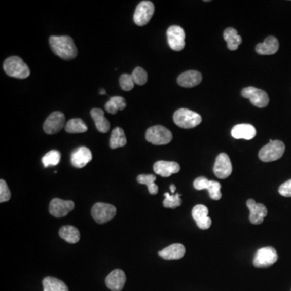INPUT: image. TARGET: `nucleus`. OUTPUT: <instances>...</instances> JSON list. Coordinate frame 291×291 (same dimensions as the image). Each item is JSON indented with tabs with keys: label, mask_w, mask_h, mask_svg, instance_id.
<instances>
[{
	"label": "nucleus",
	"mask_w": 291,
	"mask_h": 291,
	"mask_svg": "<svg viewBox=\"0 0 291 291\" xmlns=\"http://www.w3.org/2000/svg\"><path fill=\"white\" fill-rule=\"evenodd\" d=\"M50 45L54 54L62 59H74L78 54L77 47L70 37H50Z\"/></svg>",
	"instance_id": "f257e3e1"
},
{
	"label": "nucleus",
	"mask_w": 291,
	"mask_h": 291,
	"mask_svg": "<svg viewBox=\"0 0 291 291\" xmlns=\"http://www.w3.org/2000/svg\"><path fill=\"white\" fill-rule=\"evenodd\" d=\"M4 70L8 76L20 80L28 78L30 76L28 65L18 56L7 58L4 63Z\"/></svg>",
	"instance_id": "f03ea898"
},
{
	"label": "nucleus",
	"mask_w": 291,
	"mask_h": 291,
	"mask_svg": "<svg viewBox=\"0 0 291 291\" xmlns=\"http://www.w3.org/2000/svg\"><path fill=\"white\" fill-rule=\"evenodd\" d=\"M173 121L175 125L183 129H192L200 125L202 118L201 115L192 110L179 108L174 114Z\"/></svg>",
	"instance_id": "7ed1b4c3"
},
{
	"label": "nucleus",
	"mask_w": 291,
	"mask_h": 291,
	"mask_svg": "<svg viewBox=\"0 0 291 291\" xmlns=\"http://www.w3.org/2000/svg\"><path fill=\"white\" fill-rule=\"evenodd\" d=\"M285 144L279 140H270L269 143L260 150V160L263 162H273L279 160L285 152Z\"/></svg>",
	"instance_id": "20e7f679"
},
{
	"label": "nucleus",
	"mask_w": 291,
	"mask_h": 291,
	"mask_svg": "<svg viewBox=\"0 0 291 291\" xmlns=\"http://www.w3.org/2000/svg\"><path fill=\"white\" fill-rule=\"evenodd\" d=\"M146 139L153 145H166L172 141V134L164 126H152L146 132Z\"/></svg>",
	"instance_id": "39448f33"
},
{
	"label": "nucleus",
	"mask_w": 291,
	"mask_h": 291,
	"mask_svg": "<svg viewBox=\"0 0 291 291\" xmlns=\"http://www.w3.org/2000/svg\"><path fill=\"white\" fill-rule=\"evenodd\" d=\"M116 213V207L111 204L98 202L92 208V217L99 224H104L113 220Z\"/></svg>",
	"instance_id": "423d86ee"
},
{
	"label": "nucleus",
	"mask_w": 291,
	"mask_h": 291,
	"mask_svg": "<svg viewBox=\"0 0 291 291\" xmlns=\"http://www.w3.org/2000/svg\"><path fill=\"white\" fill-rule=\"evenodd\" d=\"M278 259L277 251L272 247H262L256 253L253 265L257 268H267L277 262Z\"/></svg>",
	"instance_id": "0eeeda50"
},
{
	"label": "nucleus",
	"mask_w": 291,
	"mask_h": 291,
	"mask_svg": "<svg viewBox=\"0 0 291 291\" xmlns=\"http://www.w3.org/2000/svg\"><path fill=\"white\" fill-rule=\"evenodd\" d=\"M155 12V6L151 1H142L138 4L134 12V20L138 26H144L152 20Z\"/></svg>",
	"instance_id": "6e6552de"
},
{
	"label": "nucleus",
	"mask_w": 291,
	"mask_h": 291,
	"mask_svg": "<svg viewBox=\"0 0 291 291\" xmlns=\"http://www.w3.org/2000/svg\"><path fill=\"white\" fill-rule=\"evenodd\" d=\"M243 97L249 99L251 104L258 108H265L269 104V97L267 92L254 87H247L242 90Z\"/></svg>",
	"instance_id": "1a4fd4ad"
},
{
	"label": "nucleus",
	"mask_w": 291,
	"mask_h": 291,
	"mask_svg": "<svg viewBox=\"0 0 291 291\" xmlns=\"http://www.w3.org/2000/svg\"><path fill=\"white\" fill-rule=\"evenodd\" d=\"M194 187L197 190H206L209 192V197L213 200L221 199V184L220 182L209 180L207 178L200 176L194 182Z\"/></svg>",
	"instance_id": "9d476101"
},
{
	"label": "nucleus",
	"mask_w": 291,
	"mask_h": 291,
	"mask_svg": "<svg viewBox=\"0 0 291 291\" xmlns=\"http://www.w3.org/2000/svg\"><path fill=\"white\" fill-rule=\"evenodd\" d=\"M168 45L172 50L180 51L186 46V32L181 27L172 25L167 31Z\"/></svg>",
	"instance_id": "9b49d317"
},
{
	"label": "nucleus",
	"mask_w": 291,
	"mask_h": 291,
	"mask_svg": "<svg viewBox=\"0 0 291 291\" xmlns=\"http://www.w3.org/2000/svg\"><path fill=\"white\" fill-rule=\"evenodd\" d=\"M66 118L62 112L52 113L45 122L43 129L47 134H55L65 127Z\"/></svg>",
	"instance_id": "f8f14e48"
},
{
	"label": "nucleus",
	"mask_w": 291,
	"mask_h": 291,
	"mask_svg": "<svg viewBox=\"0 0 291 291\" xmlns=\"http://www.w3.org/2000/svg\"><path fill=\"white\" fill-rule=\"evenodd\" d=\"M214 175L220 179H227L232 172V164L229 156L226 153H221L217 156L213 166Z\"/></svg>",
	"instance_id": "ddd939ff"
},
{
	"label": "nucleus",
	"mask_w": 291,
	"mask_h": 291,
	"mask_svg": "<svg viewBox=\"0 0 291 291\" xmlns=\"http://www.w3.org/2000/svg\"><path fill=\"white\" fill-rule=\"evenodd\" d=\"M75 208V203L72 201H65L60 198H54L50 202V213L55 217H62L67 215Z\"/></svg>",
	"instance_id": "4468645a"
},
{
	"label": "nucleus",
	"mask_w": 291,
	"mask_h": 291,
	"mask_svg": "<svg viewBox=\"0 0 291 291\" xmlns=\"http://www.w3.org/2000/svg\"><path fill=\"white\" fill-rule=\"evenodd\" d=\"M247 206L249 209V220L254 225H259L264 222L268 213L267 208L262 203H257L253 199L247 200Z\"/></svg>",
	"instance_id": "2eb2a0df"
},
{
	"label": "nucleus",
	"mask_w": 291,
	"mask_h": 291,
	"mask_svg": "<svg viewBox=\"0 0 291 291\" xmlns=\"http://www.w3.org/2000/svg\"><path fill=\"white\" fill-rule=\"evenodd\" d=\"M209 209L204 205H197L192 210V216L195 220L198 228L202 230L209 229L212 224V220L208 216Z\"/></svg>",
	"instance_id": "dca6fc26"
},
{
	"label": "nucleus",
	"mask_w": 291,
	"mask_h": 291,
	"mask_svg": "<svg viewBox=\"0 0 291 291\" xmlns=\"http://www.w3.org/2000/svg\"><path fill=\"white\" fill-rule=\"evenodd\" d=\"M126 281V273L122 269H114L106 277L105 284L110 290L122 291Z\"/></svg>",
	"instance_id": "f3484780"
},
{
	"label": "nucleus",
	"mask_w": 291,
	"mask_h": 291,
	"mask_svg": "<svg viewBox=\"0 0 291 291\" xmlns=\"http://www.w3.org/2000/svg\"><path fill=\"white\" fill-rule=\"evenodd\" d=\"M92 159V152L86 147H80L73 152L70 158L72 165L75 168H84Z\"/></svg>",
	"instance_id": "a211bd4d"
},
{
	"label": "nucleus",
	"mask_w": 291,
	"mask_h": 291,
	"mask_svg": "<svg viewBox=\"0 0 291 291\" xmlns=\"http://www.w3.org/2000/svg\"><path fill=\"white\" fill-rule=\"evenodd\" d=\"M153 168L157 175H161L162 177H169L172 174L179 172L180 166L176 162L160 160L154 164Z\"/></svg>",
	"instance_id": "6ab92c4d"
},
{
	"label": "nucleus",
	"mask_w": 291,
	"mask_h": 291,
	"mask_svg": "<svg viewBox=\"0 0 291 291\" xmlns=\"http://www.w3.org/2000/svg\"><path fill=\"white\" fill-rule=\"evenodd\" d=\"M202 80V76L199 71L197 70H188L179 75L177 78V83L179 86L183 88H194L201 84Z\"/></svg>",
	"instance_id": "aec40b11"
},
{
	"label": "nucleus",
	"mask_w": 291,
	"mask_h": 291,
	"mask_svg": "<svg viewBox=\"0 0 291 291\" xmlns=\"http://www.w3.org/2000/svg\"><path fill=\"white\" fill-rule=\"evenodd\" d=\"M256 134L255 127L250 124H239L232 130V136L235 139L251 140L255 138Z\"/></svg>",
	"instance_id": "412c9836"
},
{
	"label": "nucleus",
	"mask_w": 291,
	"mask_h": 291,
	"mask_svg": "<svg viewBox=\"0 0 291 291\" xmlns=\"http://www.w3.org/2000/svg\"><path fill=\"white\" fill-rule=\"evenodd\" d=\"M279 49V42L275 37L269 36L265 42L256 46V51L261 55H272L276 54Z\"/></svg>",
	"instance_id": "4be33fe9"
},
{
	"label": "nucleus",
	"mask_w": 291,
	"mask_h": 291,
	"mask_svg": "<svg viewBox=\"0 0 291 291\" xmlns=\"http://www.w3.org/2000/svg\"><path fill=\"white\" fill-rule=\"evenodd\" d=\"M186 254V247L181 243H174L159 251V256L165 260L181 259Z\"/></svg>",
	"instance_id": "5701e85b"
},
{
	"label": "nucleus",
	"mask_w": 291,
	"mask_h": 291,
	"mask_svg": "<svg viewBox=\"0 0 291 291\" xmlns=\"http://www.w3.org/2000/svg\"><path fill=\"white\" fill-rule=\"evenodd\" d=\"M91 116L94 120L98 131L105 134L110 130V124L108 119L104 117V113L100 108H92L91 110Z\"/></svg>",
	"instance_id": "b1692460"
},
{
	"label": "nucleus",
	"mask_w": 291,
	"mask_h": 291,
	"mask_svg": "<svg viewBox=\"0 0 291 291\" xmlns=\"http://www.w3.org/2000/svg\"><path fill=\"white\" fill-rule=\"evenodd\" d=\"M60 237L69 243H76L80 241V233L73 226H64L59 230Z\"/></svg>",
	"instance_id": "393cba45"
},
{
	"label": "nucleus",
	"mask_w": 291,
	"mask_h": 291,
	"mask_svg": "<svg viewBox=\"0 0 291 291\" xmlns=\"http://www.w3.org/2000/svg\"><path fill=\"white\" fill-rule=\"evenodd\" d=\"M224 38L228 43L230 50H236L242 43L241 37L238 35L237 31L233 28H228L224 31Z\"/></svg>",
	"instance_id": "a878e982"
},
{
	"label": "nucleus",
	"mask_w": 291,
	"mask_h": 291,
	"mask_svg": "<svg viewBox=\"0 0 291 291\" xmlns=\"http://www.w3.org/2000/svg\"><path fill=\"white\" fill-rule=\"evenodd\" d=\"M42 284L44 291H69L65 282L55 277H45L42 281Z\"/></svg>",
	"instance_id": "bb28decb"
},
{
	"label": "nucleus",
	"mask_w": 291,
	"mask_h": 291,
	"mask_svg": "<svg viewBox=\"0 0 291 291\" xmlns=\"http://www.w3.org/2000/svg\"><path fill=\"white\" fill-rule=\"evenodd\" d=\"M127 143L126 135L122 128L117 127L113 130L112 134L110 137V146L112 149L122 148Z\"/></svg>",
	"instance_id": "cd10ccee"
},
{
	"label": "nucleus",
	"mask_w": 291,
	"mask_h": 291,
	"mask_svg": "<svg viewBox=\"0 0 291 291\" xmlns=\"http://www.w3.org/2000/svg\"><path fill=\"white\" fill-rule=\"evenodd\" d=\"M65 130L69 134H80L88 131V126L80 118H73L68 121Z\"/></svg>",
	"instance_id": "c85d7f7f"
},
{
	"label": "nucleus",
	"mask_w": 291,
	"mask_h": 291,
	"mask_svg": "<svg viewBox=\"0 0 291 291\" xmlns=\"http://www.w3.org/2000/svg\"><path fill=\"white\" fill-rule=\"evenodd\" d=\"M126 107V100L122 96L111 97L105 104V110L111 114H116L118 111L123 110Z\"/></svg>",
	"instance_id": "c756f323"
},
{
	"label": "nucleus",
	"mask_w": 291,
	"mask_h": 291,
	"mask_svg": "<svg viewBox=\"0 0 291 291\" xmlns=\"http://www.w3.org/2000/svg\"><path fill=\"white\" fill-rule=\"evenodd\" d=\"M156 177L154 175H140L137 178L138 183L148 186L150 194L155 195L157 194L159 187L155 184Z\"/></svg>",
	"instance_id": "7c9ffc66"
},
{
	"label": "nucleus",
	"mask_w": 291,
	"mask_h": 291,
	"mask_svg": "<svg viewBox=\"0 0 291 291\" xmlns=\"http://www.w3.org/2000/svg\"><path fill=\"white\" fill-rule=\"evenodd\" d=\"M61 160V154L58 151H50L48 153H46L42 158V164L45 168H48L50 166H56L59 164Z\"/></svg>",
	"instance_id": "2f4dec72"
},
{
	"label": "nucleus",
	"mask_w": 291,
	"mask_h": 291,
	"mask_svg": "<svg viewBox=\"0 0 291 291\" xmlns=\"http://www.w3.org/2000/svg\"><path fill=\"white\" fill-rule=\"evenodd\" d=\"M165 196V199H164V206L165 208H172V209H175V208L179 207L181 205V199H180V197H181V194H175L174 195H170L168 193H166L164 194Z\"/></svg>",
	"instance_id": "473e14b6"
},
{
	"label": "nucleus",
	"mask_w": 291,
	"mask_h": 291,
	"mask_svg": "<svg viewBox=\"0 0 291 291\" xmlns=\"http://www.w3.org/2000/svg\"><path fill=\"white\" fill-rule=\"evenodd\" d=\"M132 78L134 80V84L138 85H144L148 82V73L142 67H136L132 73Z\"/></svg>",
	"instance_id": "72a5a7b5"
},
{
	"label": "nucleus",
	"mask_w": 291,
	"mask_h": 291,
	"mask_svg": "<svg viewBox=\"0 0 291 291\" xmlns=\"http://www.w3.org/2000/svg\"><path fill=\"white\" fill-rule=\"evenodd\" d=\"M120 86L122 90L128 92L134 88V80L132 78L131 75L122 74L119 79Z\"/></svg>",
	"instance_id": "f704fd0d"
},
{
	"label": "nucleus",
	"mask_w": 291,
	"mask_h": 291,
	"mask_svg": "<svg viewBox=\"0 0 291 291\" xmlns=\"http://www.w3.org/2000/svg\"><path fill=\"white\" fill-rule=\"evenodd\" d=\"M11 198V192L4 179L0 180V202H8Z\"/></svg>",
	"instance_id": "c9c22d12"
},
{
	"label": "nucleus",
	"mask_w": 291,
	"mask_h": 291,
	"mask_svg": "<svg viewBox=\"0 0 291 291\" xmlns=\"http://www.w3.org/2000/svg\"><path fill=\"white\" fill-rule=\"evenodd\" d=\"M278 192L285 198H291V179L282 184L278 189Z\"/></svg>",
	"instance_id": "e433bc0d"
},
{
	"label": "nucleus",
	"mask_w": 291,
	"mask_h": 291,
	"mask_svg": "<svg viewBox=\"0 0 291 291\" xmlns=\"http://www.w3.org/2000/svg\"><path fill=\"white\" fill-rule=\"evenodd\" d=\"M170 190H171L172 194H174L175 193V190H176V188H175V186H174V185H171V186H170Z\"/></svg>",
	"instance_id": "4c0bfd02"
},
{
	"label": "nucleus",
	"mask_w": 291,
	"mask_h": 291,
	"mask_svg": "<svg viewBox=\"0 0 291 291\" xmlns=\"http://www.w3.org/2000/svg\"><path fill=\"white\" fill-rule=\"evenodd\" d=\"M100 93L101 94V95H104V94H106V92L104 89H101L100 90Z\"/></svg>",
	"instance_id": "58836bf2"
}]
</instances>
